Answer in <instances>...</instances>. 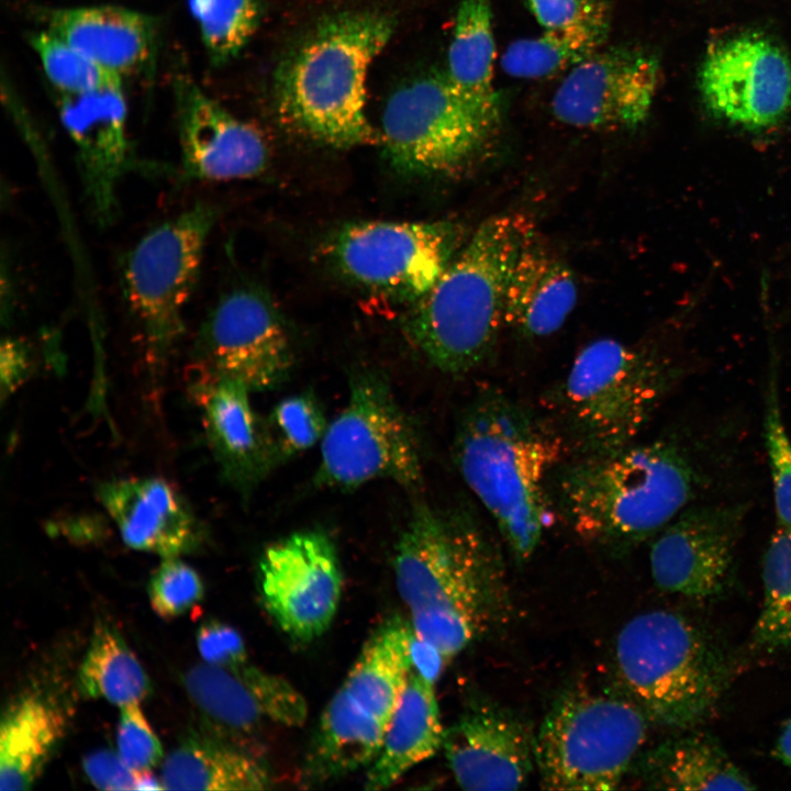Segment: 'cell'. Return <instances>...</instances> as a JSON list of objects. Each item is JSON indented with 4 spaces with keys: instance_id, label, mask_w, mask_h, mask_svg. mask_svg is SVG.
I'll use <instances>...</instances> for the list:
<instances>
[{
    "instance_id": "1",
    "label": "cell",
    "mask_w": 791,
    "mask_h": 791,
    "mask_svg": "<svg viewBox=\"0 0 791 791\" xmlns=\"http://www.w3.org/2000/svg\"><path fill=\"white\" fill-rule=\"evenodd\" d=\"M669 434L570 456L549 480L553 508L583 542L622 555L655 537L713 482L712 447Z\"/></svg>"
},
{
    "instance_id": "2",
    "label": "cell",
    "mask_w": 791,
    "mask_h": 791,
    "mask_svg": "<svg viewBox=\"0 0 791 791\" xmlns=\"http://www.w3.org/2000/svg\"><path fill=\"white\" fill-rule=\"evenodd\" d=\"M394 575L415 636L447 660L510 615L501 555L467 508L415 503L396 545Z\"/></svg>"
},
{
    "instance_id": "3",
    "label": "cell",
    "mask_w": 791,
    "mask_h": 791,
    "mask_svg": "<svg viewBox=\"0 0 791 791\" xmlns=\"http://www.w3.org/2000/svg\"><path fill=\"white\" fill-rule=\"evenodd\" d=\"M566 453L547 416L492 385L479 387L458 416L454 463L517 562L552 524L549 480Z\"/></svg>"
},
{
    "instance_id": "4",
    "label": "cell",
    "mask_w": 791,
    "mask_h": 791,
    "mask_svg": "<svg viewBox=\"0 0 791 791\" xmlns=\"http://www.w3.org/2000/svg\"><path fill=\"white\" fill-rule=\"evenodd\" d=\"M537 236L520 212L486 219L434 286L402 317L405 337L438 370L466 375L488 360L504 324L510 276Z\"/></svg>"
},
{
    "instance_id": "5",
    "label": "cell",
    "mask_w": 791,
    "mask_h": 791,
    "mask_svg": "<svg viewBox=\"0 0 791 791\" xmlns=\"http://www.w3.org/2000/svg\"><path fill=\"white\" fill-rule=\"evenodd\" d=\"M392 33V20L378 12L347 11L321 20L276 71L282 122L335 148L380 142L366 115V78Z\"/></svg>"
},
{
    "instance_id": "6",
    "label": "cell",
    "mask_w": 791,
    "mask_h": 791,
    "mask_svg": "<svg viewBox=\"0 0 791 791\" xmlns=\"http://www.w3.org/2000/svg\"><path fill=\"white\" fill-rule=\"evenodd\" d=\"M681 374L658 352L599 338L546 396V416L570 456L610 453L637 442Z\"/></svg>"
},
{
    "instance_id": "7",
    "label": "cell",
    "mask_w": 791,
    "mask_h": 791,
    "mask_svg": "<svg viewBox=\"0 0 791 791\" xmlns=\"http://www.w3.org/2000/svg\"><path fill=\"white\" fill-rule=\"evenodd\" d=\"M615 666L621 690L661 726L688 728L715 710L727 666L712 639L689 619L655 610L619 632Z\"/></svg>"
},
{
    "instance_id": "8",
    "label": "cell",
    "mask_w": 791,
    "mask_h": 791,
    "mask_svg": "<svg viewBox=\"0 0 791 791\" xmlns=\"http://www.w3.org/2000/svg\"><path fill=\"white\" fill-rule=\"evenodd\" d=\"M647 720L621 689L564 692L535 735V767L542 788L616 789L645 742Z\"/></svg>"
},
{
    "instance_id": "9",
    "label": "cell",
    "mask_w": 791,
    "mask_h": 791,
    "mask_svg": "<svg viewBox=\"0 0 791 791\" xmlns=\"http://www.w3.org/2000/svg\"><path fill=\"white\" fill-rule=\"evenodd\" d=\"M215 219L212 204L196 202L148 230L124 258V301L155 363L168 356L185 332V311Z\"/></svg>"
},
{
    "instance_id": "10",
    "label": "cell",
    "mask_w": 791,
    "mask_h": 791,
    "mask_svg": "<svg viewBox=\"0 0 791 791\" xmlns=\"http://www.w3.org/2000/svg\"><path fill=\"white\" fill-rule=\"evenodd\" d=\"M499 129L457 92L446 74H428L389 97L379 143L389 165L403 176L450 177L483 158Z\"/></svg>"
},
{
    "instance_id": "11",
    "label": "cell",
    "mask_w": 791,
    "mask_h": 791,
    "mask_svg": "<svg viewBox=\"0 0 791 791\" xmlns=\"http://www.w3.org/2000/svg\"><path fill=\"white\" fill-rule=\"evenodd\" d=\"M420 444L387 380L370 370L350 378L347 403L321 441L315 484L352 490L386 479L410 492L423 482Z\"/></svg>"
},
{
    "instance_id": "12",
    "label": "cell",
    "mask_w": 791,
    "mask_h": 791,
    "mask_svg": "<svg viewBox=\"0 0 791 791\" xmlns=\"http://www.w3.org/2000/svg\"><path fill=\"white\" fill-rule=\"evenodd\" d=\"M467 238L453 220L354 221L334 232L326 255L354 285L411 305L434 286Z\"/></svg>"
},
{
    "instance_id": "13",
    "label": "cell",
    "mask_w": 791,
    "mask_h": 791,
    "mask_svg": "<svg viewBox=\"0 0 791 791\" xmlns=\"http://www.w3.org/2000/svg\"><path fill=\"white\" fill-rule=\"evenodd\" d=\"M294 353L289 331L263 291H225L204 316L192 348L194 378H229L250 391L274 389L289 376Z\"/></svg>"
},
{
    "instance_id": "14",
    "label": "cell",
    "mask_w": 791,
    "mask_h": 791,
    "mask_svg": "<svg viewBox=\"0 0 791 791\" xmlns=\"http://www.w3.org/2000/svg\"><path fill=\"white\" fill-rule=\"evenodd\" d=\"M698 81L713 115L747 130L772 126L791 108L790 59L762 33L744 32L712 44Z\"/></svg>"
},
{
    "instance_id": "15",
    "label": "cell",
    "mask_w": 791,
    "mask_h": 791,
    "mask_svg": "<svg viewBox=\"0 0 791 791\" xmlns=\"http://www.w3.org/2000/svg\"><path fill=\"white\" fill-rule=\"evenodd\" d=\"M660 73L657 57L643 47L603 46L567 71L552 112L576 129H636L650 113Z\"/></svg>"
},
{
    "instance_id": "16",
    "label": "cell",
    "mask_w": 791,
    "mask_h": 791,
    "mask_svg": "<svg viewBox=\"0 0 791 791\" xmlns=\"http://www.w3.org/2000/svg\"><path fill=\"white\" fill-rule=\"evenodd\" d=\"M258 578L265 608L286 634L310 642L330 627L343 576L336 547L324 532L299 531L269 545Z\"/></svg>"
},
{
    "instance_id": "17",
    "label": "cell",
    "mask_w": 791,
    "mask_h": 791,
    "mask_svg": "<svg viewBox=\"0 0 791 791\" xmlns=\"http://www.w3.org/2000/svg\"><path fill=\"white\" fill-rule=\"evenodd\" d=\"M123 85L78 93L56 92L60 123L75 153L88 213L100 227L113 224L120 212L119 188L124 177L143 166L127 132Z\"/></svg>"
},
{
    "instance_id": "18",
    "label": "cell",
    "mask_w": 791,
    "mask_h": 791,
    "mask_svg": "<svg viewBox=\"0 0 791 791\" xmlns=\"http://www.w3.org/2000/svg\"><path fill=\"white\" fill-rule=\"evenodd\" d=\"M746 513L743 503L704 501L681 512L654 537L649 562L656 586L694 599L721 593Z\"/></svg>"
},
{
    "instance_id": "19",
    "label": "cell",
    "mask_w": 791,
    "mask_h": 791,
    "mask_svg": "<svg viewBox=\"0 0 791 791\" xmlns=\"http://www.w3.org/2000/svg\"><path fill=\"white\" fill-rule=\"evenodd\" d=\"M179 174L193 181H231L260 175L268 148L260 132L209 97L192 76H172Z\"/></svg>"
},
{
    "instance_id": "20",
    "label": "cell",
    "mask_w": 791,
    "mask_h": 791,
    "mask_svg": "<svg viewBox=\"0 0 791 791\" xmlns=\"http://www.w3.org/2000/svg\"><path fill=\"white\" fill-rule=\"evenodd\" d=\"M535 733L517 712L475 695L445 729L443 748L465 790H517L535 770Z\"/></svg>"
},
{
    "instance_id": "21",
    "label": "cell",
    "mask_w": 791,
    "mask_h": 791,
    "mask_svg": "<svg viewBox=\"0 0 791 791\" xmlns=\"http://www.w3.org/2000/svg\"><path fill=\"white\" fill-rule=\"evenodd\" d=\"M191 389L223 477L248 494L278 465L267 422L252 406L250 390L229 378H196Z\"/></svg>"
},
{
    "instance_id": "22",
    "label": "cell",
    "mask_w": 791,
    "mask_h": 791,
    "mask_svg": "<svg viewBox=\"0 0 791 791\" xmlns=\"http://www.w3.org/2000/svg\"><path fill=\"white\" fill-rule=\"evenodd\" d=\"M32 11L44 30L122 79L154 70L159 40L155 16L111 4L36 7Z\"/></svg>"
},
{
    "instance_id": "23",
    "label": "cell",
    "mask_w": 791,
    "mask_h": 791,
    "mask_svg": "<svg viewBox=\"0 0 791 791\" xmlns=\"http://www.w3.org/2000/svg\"><path fill=\"white\" fill-rule=\"evenodd\" d=\"M97 495L124 543L137 550L178 557L194 550L202 528L182 495L160 478L115 479Z\"/></svg>"
},
{
    "instance_id": "24",
    "label": "cell",
    "mask_w": 791,
    "mask_h": 791,
    "mask_svg": "<svg viewBox=\"0 0 791 791\" xmlns=\"http://www.w3.org/2000/svg\"><path fill=\"white\" fill-rule=\"evenodd\" d=\"M577 297L571 269L536 236L514 263L505 296L504 324L525 337L552 335L566 322Z\"/></svg>"
},
{
    "instance_id": "25",
    "label": "cell",
    "mask_w": 791,
    "mask_h": 791,
    "mask_svg": "<svg viewBox=\"0 0 791 791\" xmlns=\"http://www.w3.org/2000/svg\"><path fill=\"white\" fill-rule=\"evenodd\" d=\"M386 726L342 687L326 704L305 755L302 781L316 786L376 759Z\"/></svg>"
},
{
    "instance_id": "26",
    "label": "cell",
    "mask_w": 791,
    "mask_h": 791,
    "mask_svg": "<svg viewBox=\"0 0 791 791\" xmlns=\"http://www.w3.org/2000/svg\"><path fill=\"white\" fill-rule=\"evenodd\" d=\"M444 734L433 683L412 668L381 748L369 766L365 788L391 787L412 767L434 756L443 746Z\"/></svg>"
},
{
    "instance_id": "27",
    "label": "cell",
    "mask_w": 791,
    "mask_h": 791,
    "mask_svg": "<svg viewBox=\"0 0 791 791\" xmlns=\"http://www.w3.org/2000/svg\"><path fill=\"white\" fill-rule=\"evenodd\" d=\"M638 776L653 789L753 790L756 786L716 739L690 734L668 739L637 761Z\"/></svg>"
},
{
    "instance_id": "28",
    "label": "cell",
    "mask_w": 791,
    "mask_h": 791,
    "mask_svg": "<svg viewBox=\"0 0 791 791\" xmlns=\"http://www.w3.org/2000/svg\"><path fill=\"white\" fill-rule=\"evenodd\" d=\"M495 54L491 0H463L445 74L471 107L501 125V101L493 83Z\"/></svg>"
},
{
    "instance_id": "29",
    "label": "cell",
    "mask_w": 791,
    "mask_h": 791,
    "mask_svg": "<svg viewBox=\"0 0 791 791\" xmlns=\"http://www.w3.org/2000/svg\"><path fill=\"white\" fill-rule=\"evenodd\" d=\"M412 626L400 616L385 621L366 640L343 688L386 727L412 670Z\"/></svg>"
},
{
    "instance_id": "30",
    "label": "cell",
    "mask_w": 791,
    "mask_h": 791,
    "mask_svg": "<svg viewBox=\"0 0 791 791\" xmlns=\"http://www.w3.org/2000/svg\"><path fill=\"white\" fill-rule=\"evenodd\" d=\"M65 726L62 710L41 695L27 694L11 704L0 726V790L31 788Z\"/></svg>"
},
{
    "instance_id": "31",
    "label": "cell",
    "mask_w": 791,
    "mask_h": 791,
    "mask_svg": "<svg viewBox=\"0 0 791 791\" xmlns=\"http://www.w3.org/2000/svg\"><path fill=\"white\" fill-rule=\"evenodd\" d=\"M167 790H264L271 782L256 758L215 738L191 735L164 760Z\"/></svg>"
},
{
    "instance_id": "32",
    "label": "cell",
    "mask_w": 791,
    "mask_h": 791,
    "mask_svg": "<svg viewBox=\"0 0 791 791\" xmlns=\"http://www.w3.org/2000/svg\"><path fill=\"white\" fill-rule=\"evenodd\" d=\"M610 30L609 9L582 22L544 29L534 37L508 45L501 57L503 71L520 79L547 78L569 70L604 46Z\"/></svg>"
},
{
    "instance_id": "33",
    "label": "cell",
    "mask_w": 791,
    "mask_h": 791,
    "mask_svg": "<svg viewBox=\"0 0 791 791\" xmlns=\"http://www.w3.org/2000/svg\"><path fill=\"white\" fill-rule=\"evenodd\" d=\"M81 692L118 706L138 703L151 684L142 665L115 628L96 626L79 669Z\"/></svg>"
},
{
    "instance_id": "34",
    "label": "cell",
    "mask_w": 791,
    "mask_h": 791,
    "mask_svg": "<svg viewBox=\"0 0 791 791\" xmlns=\"http://www.w3.org/2000/svg\"><path fill=\"white\" fill-rule=\"evenodd\" d=\"M185 687L202 712L230 729L250 732L267 720L255 692L236 669L198 665L187 671Z\"/></svg>"
},
{
    "instance_id": "35",
    "label": "cell",
    "mask_w": 791,
    "mask_h": 791,
    "mask_svg": "<svg viewBox=\"0 0 791 791\" xmlns=\"http://www.w3.org/2000/svg\"><path fill=\"white\" fill-rule=\"evenodd\" d=\"M764 603L753 633L765 650L791 648V527L778 525L762 561Z\"/></svg>"
},
{
    "instance_id": "36",
    "label": "cell",
    "mask_w": 791,
    "mask_h": 791,
    "mask_svg": "<svg viewBox=\"0 0 791 791\" xmlns=\"http://www.w3.org/2000/svg\"><path fill=\"white\" fill-rule=\"evenodd\" d=\"M209 62L221 67L234 59L254 35L259 0H187Z\"/></svg>"
},
{
    "instance_id": "37",
    "label": "cell",
    "mask_w": 791,
    "mask_h": 791,
    "mask_svg": "<svg viewBox=\"0 0 791 791\" xmlns=\"http://www.w3.org/2000/svg\"><path fill=\"white\" fill-rule=\"evenodd\" d=\"M26 38L58 93L78 94L123 85L120 76L47 30L30 32Z\"/></svg>"
},
{
    "instance_id": "38",
    "label": "cell",
    "mask_w": 791,
    "mask_h": 791,
    "mask_svg": "<svg viewBox=\"0 0 791 791\" xmlns=\"http://www.w3.org/2000/svg\"><path fill=\"white\" fill-rule=\"evenodd\" d=\"M266 422L278 465L321 442L328 425L321 403L308 391L280 400Z\"/></svg>"
},
{
    "instance_id": "39",
    "label": "cell",
    "mask_w": 791,
    "mask_h": 791,
    "mask_svg": "<svg viewBox=\"0 0 791 791\" xmlns=\"http://www.w3.org/2000/svg\"><path fill=\"white\" fill-rule=\"evenodd\" d=\"M764 438L778 525L791 527V439L781 413L775 367L765 392Z\"/></svg>"
},
{
    "instance_id": "40",
    "label": "cell",
    "mask_w": 791,
    "mask_h": 791,
    "mask_svg": "<svg viewBox=\"0 0 791 791\" xmlns=\"http://www.w3.org/2000/svg\"><path fill=\"white\" fill-rule=\"evenodd\" d=\"M203 591L198 572L179 557L163 558L148 586L151 605L165 620L188 612L200 602Z\"/></svg>"
},
{
    "instance_id": "41",
    "label": "cell",
    "mask_w": 791,
    "mask_h": 791,
    "mask_svg": "<svg viewBox=\"0 0 791 791\" xmlns=\"http://www.w3.org/2000/svg\"><path fill=\"white\" fill-rule=\"evenodd\" d=\"M120 709L118 754L134 771H149L163 757L161 744L138 703L126 704Z\"/></svg>"
},
{
    "instance_id": "42",
    "label": "cell",
    "mask_w": 791,
    "mask_h": 791,
    "mask_svg": "<svg viewBox=\"0 0 791 791\" xmlns=\"http://www.w3.org/2000/svg\"><path fill=\"white\" fill-rule=\"evenodd\" d=\"M197 647L205 664L236 669L246 662V648L241 634L232 626L210 620L197 632Z\"/></svg>"
},
{
    "instance_id": "43",
    "label": "cell",
    "mask_w": 791,
    "mask_h": 791,
    "mask_svg": "<svg viewBox=\"0 0 791 791\" xmlns=\"http://www.w3.org/2000/svg\"><path fill=\"white\" fill-rule=\"evenodd\" d=\"M543 29H559L588 20L609 9L603 0H526Z\"/></svg>"
},
{
    "instance_id": "44",
    "label": "cell",
    "mask_w": 791,
    "mask_h": 791,
    "mask_svg": "<svg viewBox=\"0 0 791 791\" xmlns=\"http://www.w3.org/2000/svg\"><path fill=\"white\" fill-rule=\"evenodd\" d=\"M82 768L89 781L101 790H136L138 773L111 750H97L83 758Z\"/></svg>"
},
{
    "instance_id": "45",
    "label": "cell",
    "mask_w": 791,
    "mask_h": 791,
    "mask_svg": "<svg viewBox=\"0 0 791 791\" xmlns=\"http://www.w3.org/2000/svg\"><path fill=\"white\" fill-rule=\"evenodd\" d=\"M27 346L18 337L8 336L1 341V398L10 396L27 377L30 370Z\"/></svg>"
},
{
    "instance_id": "46",
    "label": "cell",
    "mask_w": 791,
    "mask_h": 791,
    "mask_svg": "<svg viewBox=\"0 0 791 791\" xmlns=\"http://www.w3.org/2000/svg\"><path fill=\"white\" fill-rule=\"evenodd\" d=\"M411 661L412 668L421 677L434 684L441 676L447 659L432 644L413 634L411 642Z\"/></svg>"
},
{
    "instance_id": "47",
    "label": "cell",
    "mask_w": 791,
    "mask_h": 791,
    "mask_svg": "<svg viewBox=\"0 0 791 791\" xmlns=\"http://www.w3.org/2000/svg\"><path fill=\"white\" fill-rule=\"evenodd\" d=\"M775 756L791 770V718L781 728L775 746Z\"/></svg>"
}]
</instances>
